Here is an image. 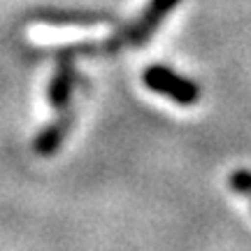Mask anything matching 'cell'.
<instances>
[{"mask_svg":"<svg viewBox=\"0 0 251 251\" xmlns=\"http://www.w3.org/2000/svg\"><path fill=\"white\" fill-rule=\"evenodd\" d=\"M142 81L147 89L156 91L161 96H168L181 107H191L200 98V89L196 86V81L186 79V77H181V75L172 72L165 65H158V63L144 70Z\"/></svg>","mask_w":251,"mask_h":251,"instance_id":"cell-1","label":"cell"},{"mask_svg":"<svg viewBox=\"0 0 251 251\" xmlns=\"http://www.w3.org/2000/svg\"><path fill=\"white\" fill-rule=\"evenodd\" d=\"M70 126H72V117L70 114H63L58 121H54L49 128H45V130L35 137V151L40 153V156H51L63 144L65 135L70 130Z\"/></svg>","mask_w":251,"mask_h":251,"instance_id":"cell-2","label":"cell"},{"mask_svg":"<svg viewBox=\"0 0 251 251\" xmlns=\"http://www.w3.org/2000/svg\"><path fill=\"white\" fill-rule=\"evenodd\" d=\"M72 84H75V72H72V65L70 63H63L58 72L54 75V79L49 84V105L54 109H65V105L70 102V96H72Z\"/></svg>","mask_w":251,"mask_h":251,"instance_id":"cell-3","label":"cell"}]
</instances>
